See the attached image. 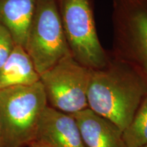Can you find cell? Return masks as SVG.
<instances>
[{
	"label": "cell",
	"mask_w": 147,
	"mask_h": 147,
	"mask_svg": "<svg viewBox=\"0 0 147 147\" xmlns=\"http://www.w3.org/2000/svg\"><path fill=\"white\" fill-rule=\"evenodd\" d=\"M36 0H0V23L10 32L16 45L25 49Z\"/></svg>",
	"instance_id": "cell-9"
},
{
	"label": "cell",
	"mask_w": 147,
	"mask_h": 147,
	"mask_svg": "<svg viewBox=\"0 0 147 147\" xmlns=\"http://www.w3.org/2000/svg\"><path fill=\"white\" fill-rule=\"evenodd\" d=\"M15 46L10 32L0 23V68L8 59Z\"/></svg>",
	"instance_id": "cell-12"
},
{
	"label": "cell",
	"mask_w": 147,
	"mask_h": 147,
	"mask_svg": "<svg viewBox=\"0 0 147 147\" xmlns=\"http://www.w3.org/2000/svg\"><path fill=\"white\" fill-rule=\"evenodd\" d=\"M39 81L40 75L28 53L24 48L16 45L0 68V89L31 85Z\"/></svg>",
	"instance_id": "cell-10"
},
{
	"label": "cell",
	"mask_w": 147,
	"mask_h": 147,
	"mask_svg": "<svg viewBox=\"0 0 147 147\" xmlns=\"http://www.w3.org/2000/svg\"><path fill=\"white\" fill-rule=\"evenodd\" d=\"M91 69L66 55L40 76L48 106L69 114L88 107L87 89Z\"/></svg>",
	"instance_id": "cell-6"
},
{
	"label": "cell",
	"mask_w": 147,
	"mask_h": 147,
	"mask_svg": "<svg viewBox=\"0 0 147 147\" xmlns=\"http://www.w3.org/2000/svg\"><path fill=\"white\" fill-rule=\"evenodd\" d=\"M48 106L43 85L0 89V125L4 147H28L36 140L42 114Z\"/></svg>",
	"instance_id": "cell-2"
},
{
	"label": "cell",
	"mask_w": 147,
	"mask_h": 147,
	"mask_svg": "<svg viewBox=\"0 0 147 147\" xmlns=\"http://www.w3.org/2000/svg\"><path fill=\"white\" fill-rule=\"evenodd\" d=\"M0 147H4V146H3V138H2V134H1V125H0Z\"/></svg>",
	"instance_id": "cell-14"
},
{
	"label": "cell",
	"mask_w": 147,
	"mask_h": 147,
	"mask_svg": "<svg viewBox=\"0 0 147 147\" xmlns=\"http://www.w3.org/2000/svg\"><path fill=\"white\" fill-rule=\"evenodd\" d=\"M35 140L50 147H86L72 116L49 106L40 117Z\"/></svg>",
	"instance_id": "cell-7"
},
{
	"label": "cell",
	"mask_w": 147,
	"mask_h": 147,
	"mask_svg": "<svg viewBox=\"0 0 147 147\" xmlns=\"http://www.w3.org/2000/svg\"><path fill=\"white\" fill-rule=\"evenodd\" d=\"M59 13L71 56L91 69L107 64L109 53L97 34L93 0H56Z\"/></svg>",
	"instance_id": "cell-3"
},
{
	"label": "cell",
	"mask_w": 147,
	"mask_h": 147,
	"mask_svg": "<svg viewBox=\"0 0 147 147\" xmlns=\"http://www.w3.org/2000/svg\"><path fill=\"white\" fill-rule=\"evenodd\" d=\"M111 55L147 77V0H113Z\"/></svg>",
	"instance_id": "cell-4"
},
{
	"label": "cell",
	"mask_w": 147,
	"mask_h": 147,
	"mask_svg": "<svg viewBox=\"0 0 147 147\" xmlns=\"http://www.w3.org/2000/svg\"><path fill=\"white\" fill-rule=\"evenodd\" d=\"M25 51L40 76L71 54L56 0H36Z\"/></svg>",
	"instance_id": "cell-5"
},
{
	"label": "cell",
	"mask_w": 147,
	"mask_h": 147,
	"mask_svg": "<svg viewBox=\"0 0 147 147\" xmlns=\"http://www.w3.org/2000/svg\"><path fill=\"white\" fill-rule=\"evenodd\" d=\"M28 147H50L48 146L47 144H45V143L40 142L38 140H34L29 145Z\"/></svg>",
	"instance_id": "cell-13"
},
{
	"label": "cell",
	"mask_w": 147,
	"mask_h": 147,
	"mask_svg": "<svg viewBox=\"0 0 147 147\" xmlns=\"http://www.w3.org/2000/svg\"><path fill=\"white\" fill-rule=\"evenodd\" d=\"M126 147H142L147 144V96L130 124L123 131Z\"/></svg>",
	"instance_id": "cell-11"
},
{
	"label": "cell",
	"mask_w": 147,
	"mask_h": 147,
	"mask_svg": "<svg viewBox=\"0 0 147 147\" xmlns=\"http://www.w3.org/2000/svg\"><path fill=\"white\" fill-rule=\"evenodd\" d=\"M146 96L147 77L134 65L110 53L104 67L91 69L88 107L122 131L131 122Z\"/></svg>",
	"instance_id": "cell-1"
},
{
	"label": "cell",
	"mask_w": 147,
	"mask_h": 147,
	"mask_svg": "<svg viewBox=\"0 0 147 147\" xmlns=\"http://www.w3.org/2000/svg\"><path fill=\"white\" fill-rule=\"evenodd\" d=\"M71 115L76 121L86 147H126L122 130L90 108Z\"/></svg>",
	"instance_id": "cell-8"
},
{
	"label": "cell",
	"mask_w": 147,
	"mask_h": 147,
	"mask_svg": "<svg viewBox=\"0 0 147 147\" xmlns=\"http://www.w3.org/2000/svg\"><path fill=\"white\" fill-rule=\"evenodd\" d=\"M142 147H147V144L145 145V146H142Z\"/></svg>",
	"instance_id": "cell-15"
}]
</instances>
